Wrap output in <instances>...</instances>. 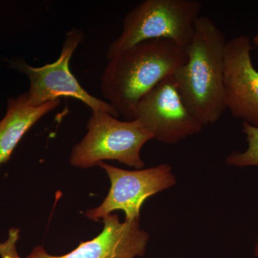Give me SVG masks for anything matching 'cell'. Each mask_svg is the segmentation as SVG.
<instances>
[{
    "label": "cell",
    "mask_w": 258,
    "mask_h": 258,
    "mask_svg": "<svg viewBox=\"0 0 258 258\" xmlns=\"http://www.w3.org/2000/svg\"><path fill=\"white\" fill-rule=\"evenodd\" d=\"M186 48L166 39L139 42L108 60L100 90L128 120L135 118L141 98L185 63Z\"/></svg>",
    "instance_id": "cell-1"
},
{
    "label": "cell",
    "mask_w": 258,
    "mask_h": 258,
    "mask_svg": "<svg viewBox=\"0 0 258 258\" xmlns=\"http://www.w3.org/2000/svg\"><path fill=\"white\" fill-rule=\"evenodd\" d=\"M226 44L225 35L213 20L201 15L186 47V61L172 74L185 102L204 126L216 123L226 110Z\"/></svg>",
    "instance_id": "cell-2"
},
{
    "label": "cell",
    "mask_w": 258,
    "mask_h": 258,
    "mask_svg": "<svg viewBox=\"0 0 258 258\" xmlns=\"http://www.w3.org/2000/svg\"><path fill=\"white\" fill-rule=\"evenodd\" d=\"M202 10L198 0L142 2L125 15L121 34L108 47L107 60L139 42L156 39L172 40L186 48Z\"/></svg>",
    "instance_id": "cell-3"
},
{
    "label": "cell",
    "mask_w": 258,
    "mask_h": 258,
    "mask_svg": "<svg viewBox=\"0 0 258 258\" xmlns=\"http://www.w3.org/2000/svg\"><path fill=\"white\" fill-rule=\"evenodd\" d=\"M87 128L84 138L71 151V165L88 169L111 160L143 169L141 150L153 136L139 120L122 121L106 112L93 111Z\"/></svg>",
    "instance_id": "cell-4"
},
{
    "label": "cell",
    "mask_w": 258,
    "mask_h": 258,
    "mask_svg": "<svg viewBox=\"0 0 258 258\" xmlns=\"http://www.w3.org/2000/svg\"><path fill=\"white\" fill-rule=\"evenodd\" d=\"M85 37L84 32L73 28L66 33L58 58L52 63L32 67L24 60L12 61L10 66L26 75L30 81L27 92L29 103L40 106L60 97H71L87 105L91 111H101L118 118L114 107L84 89L70 70V61Z\"/></svg>",
    "instance_id": "cell-5"
},
{
    "label": "cell",
    "mask_w": 258,
    "mask_h": 258,
    "mask_svg": "<svg viewBox=\"0 0 258 258\" xmlns=\"http://www.w3.org/2000/svg\"><path fill=\"white\" fill-rule=\"evenodd\" d=\"M98 166L106 171L111 187L101 205L85 213L93 221L103 220L117 210L124 212L125 220L140 219L141 208L148 198L176 184L172 168L167 164L135 170H125L105 162Z\"/></svg>",
    "instance_id": "cell-6"
},
{
    "label": "cell",
    "mask_w": 258,
    "mask_h": 258,
    "mask_svg": "<svg viewBox=\"0 0 258 258\" xmlns=\"http://www.w3.org/2000/svg\"><path fill=\"white\" fill-rule=\"evenodd\" d=\"M162 143H178L200 133L204 125L190 110L172 74L144 95L136 109L135 118Z\"/></svg>",
    "instance_id": "cell-7"
},
{
    "label": "cell",
    "mask_w": 258,
    "mask_h": 258,
    "mask_svg": "<svg viewBox=\"0 0 258 258\" xmlns=\"http://www.w3.org/2000/svg\"><path fill=\"white\" fill-rule=\"evenodd\" d=\"M250 39L240 35L226 44L225 105L232 116L258 127V71L251 57Z\"/></svg>",
    "instance_id": "cell-8"
},
{
    "label": "cell",
    "mask_w": 258,
    "mask_h": 258,
    "mask_svg": "<svg viewBox=\"0 0 258 258\" xmlns=\"http://www.w3.org/2000/svg\"><path fill=\"white\" fill-rule=\"evenodd\" d=\"M140 219L120 222L111 214L103 219V229L95 238L81 242L63 255L47 253L42 246L35 247L26 258H136L144 255L149 235L140 227Z\"/></svg>",
    "instance_id": "cell-9"
},
{
    "label": "cell",
    "mask_w": 258,
    "mask_h": 258,
    "mask_svg": "<svg viewBox=\"0 0 258 258\" xmlns=\"http://www.w3.org/2000/svg\"><path fill=\"white\" fill-rule=\"evenodd\" d=\"M60 103L57 99L33 106L29 103L26 93L8 100L6 114L0 120V166L9 161L24 135Z\"/></svg>",
    "instance_id": "cell-10"
},
{
    "label": "cell",
    "mask_w": 258,
    "mask_h": 258,
    "mask_svg": "<svg viewBox=\"0 0 258 258\" xmlns=\"http://www.w3.org/2000/svg\"><path fill=\"white\" fill-rule=\"evenodd\" d=\"M242 132L246 136L247 149L244 152H233L226 158L228 165L235 167L258 166V127L242 122Z\"/></svg>",
    "instance_id": "cell-11"
},
{
    "label": "cell",
    "mask_w": 258,
    "mask_h": 258,
    "mask_svg": "<svg viewBox=\"0 0 258 258\" xmlns=\"http://www.w3.org/2000/svg\"><path fill=\"white\" fill-rule=\"evenodd\" d=\"M19 239L20 230L15 227L10 229L7 240L0 243V258H22L17 249Z\"/></svg>",
    "instance_id": "cell-12"
},
{
    "label": "cell",
    "mask_w": 258,
    "mask_h": 258,
    "mask_svg": "<svg viewBox=\"0 0 258 258\" xmlns=\"http://www.w3.org/2000/svg\"><path fill=\"white\" fill-rule=\"evenodd\" d=\"M253 41L254 42V44H255L258 47V31L257 32V34H256L255 36H254L253 39Z\"/></svg>",
    "instance_id": "cell-13"
},
{
    "label": "cell",
    "mask_w": 258,
    "mask_h": 258,
    "mask_svg": "<svg viewBox=\"0 0 258 258\" xmlns=\"http://www.w3.org/2000/svg\"><path fill=\"white\" fill-rule=\"evenodd\" d=\"M254 255L258 258V242L256 244L255 247H254Z\"/></svg>",
    "instance_id": "cell-14"
}]
</instances>
